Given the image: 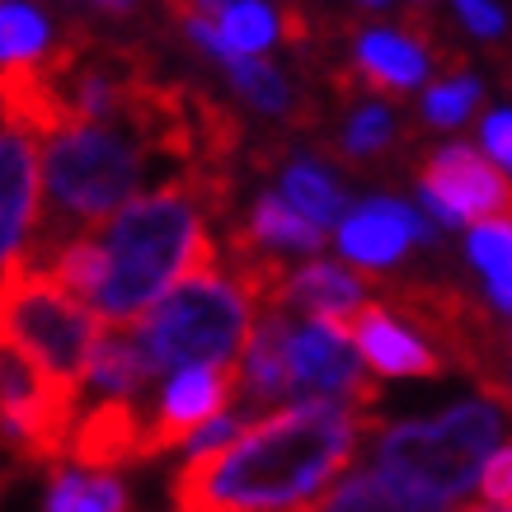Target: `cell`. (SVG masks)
I'll list each match as a JSON object with an SVG mask.
<instances>
[{"instance_id":"cell-8","label":"cell","mask_w":512,"mask_h":512,"mask_svg":"<svg viewBox=\"0 0 512 512\" xmlns=\"http://www.w3.org/2000/svg\"><path fill=\"white\" fill-rule=\"evenodd\" d=\"M419 202L437 226H512V184L475 146H442L423 160Z\"/></svg>"},{"instance_id":"cell-23","label":"cell","mask_w":512,"mask_h":512,"mask_svg":"<svg viewBox=\"0 0 512 512\" xmlns=\"http://www.w3.org/2000/svg\"><path fill=\"white\" fill-rule=\"evenodd\" d=\"M212 10V19H217L221 38L235 47V57H254V52H264V47H273V38H278V19H273V10L268 5H259V0H235V5H207Z\"/></svg>"},{"instance_id":"cell-15","label":"cell","mask_w":512,"mask_h":512,"mask_svg":"<svg viewBox=\"0 0 512 512\" xmlns=\"http://www.w3.org/2000/svg\"><path fill=\"white\" fill-rule=\"evenodd\" d=\"M240 419L254 423L259 409H273L282 395H292V320L287 315H264L245 343L240 362ZM278 414V409H273Z\"/></svg>"},{"instance_id":"cell-16","label":"cell","mask_w":512,"mask_h":512,"mask_svg":"<svg viewBox=\"0 0 512 512\" xmlns=\"http://www.w3.org/2000/svg\"><path fill=\"white\" fill-rule=\"evenodd\" d=\"M343 334L357 343V353L367 357L381 376H437L447 367V362H442L428 343L414 339L381 301H367Z\"/></svg>"},{"instance_id":"cell-17","label":"cell","mask_w":512,"mask_h":512,"mask_svg":"<svg viewBox=\"0 0 512 512\" xmlns=\"http://www.w3.org/2000/svg\"><path fill=\"white\" fill-rule=\"evenodd\" d=\"M362 306H367V296H362V273H348L343 264L311 259V264H301L292 278H287L278 315L282 311H311L320 325L343 334Z\"/></svg>"},{"instance_id":"cell-22","label":"cell","mask_w":512,"mask_h":512,"mask_svg":"<svg viewBox=\"0 0 512 512\" xmlns=\"http://www.w3.org/2000/svg\"><path fill=\"white\" fill-rule=\"evenodd\" d=\"M282 198H287L292 212H301L306 221H315L320 231L334 226V221L343 226V193L320 165H306V160L287 165V170H282Z\"/></svg>"},{"instance_id":"cell-11","label":"cell","mask_w":512,"mask_h":512,"mask_svg":"<svg viewBox=\"0 0 512 512\" xmlns=\"http://www.w3.org/2000/svg\"><path fill=\"white\" fill-rule=\"evenodd\" d=\"M33 137L38 132L24 123H5V132H0V259H5V278L24 273L33 231H38V217H43Z\"/></svg>"},{"instance_id":"cell-25","label":"cell","mask_w":512,"mask_h":512,"mask_svg":"<svg viewBox=\"0 0 512 512\" xmlns=\"http://www.w3.org/2000/svg\"><path fill=\"white\" fill-rule=\"evenodd\" d=\"M470 264L489 278V296L503 315H512V226H475Z\"/></svg>"},{"instance_id":"cell-19","label":"cell","mask_w":512,"mask_h":512,"mask_svg":"<svg viewBox=\"0 0 512 512\" xmlns=\"http://www.w3.org/2000/svg\"><path fill=\"white\" fill-rule=\"evenodd\" d=\"M235 240H245L254 249H268V254H278V249H296V254H315V249L325 245V231L306 221L301 212L287 207V198L278 193H264V198L254 202V212H249L245 226H235Z\"/></svg>"},{"instance_id":"cell-13","label":"cell","mask_w":512,"mask_h":512,"mask_svg":"<svg viewBox=\"0 0 512 512\" xmlns=\"http://www.w3.org/2000/svg\"><path fill=\"white\" fill-rule=\"evenodd\" d=\"M353 71H334V85L343 90H376V94H395L404 99L409 90H419L428 76V57L409 33H390V29H367L357 33L353 43Z\"/></svg>"},{"instance_id":"cell-10","label":"cell","mask_w":512,"mask_h":512,"mask_svg":"<svg viewBox=\"0 0 512 512\" xmlns=\"http://www.w3.org/2000/svg\"><path fill=\"white\" fill-rule=\"evenodd\" d=\"M292 395H301V400H348L372 409L381 400V386L357 367L348 334L311 320V325L292 329Z\"/></svg>"},{"instance_id":"cell-18","label":"cell","mask_w":512,"mask_h":512,"mask_svg":"<svg viewBox=\"0 0 512 512\" xmlns=\"http://www.w3.org/2000/svg\"><path fill=\"white\" fill-rule=\"evenodd\" d=\"M301 512H451V503L419 494V489L390 480L381 470H353L339 484H329L325 494L306 503Z\"/></svg>"},{"instance_id":"cell-32","label":"cell","mask_w":512,"mask_h":512,"mask_svg":"<svg viewBox=\"0 0 512 512\" xmlns=\"http://www.w3.org/2000/svg\"><path fill=\"white\" fill-rule=\"evenodd\" d=\"M466 512H512V508H494V503H475V508H466Z\"/></svg>"},{"instance_id":"cell-6","label":"cell","mask_w":512,"mask_h":512,"mask_svg":"<svg viewBox=\"0 0 512 512\" xmlns=\"http://www.w3.org/2000/svg\"><path fill=\"white\" fill-rule=\"evenodd\" d=\"M0 339L57 386L80 395V381H90L94 348L104 339V320L80 306L52 273L24 268L15 278H0Z\"/></svg>"},{"instance_id":"cell-9","label":"cell","mask_w":512,"mask_h":512,"mask_svg":"<svg viewBox=\"0 0 512 512\" xmlns=\"http://www.w3.org/2000/svg\"><path fill=\"white\" fill-rule=\"evenodd\" d=\"M235 400H240V362L179 372L170 386H165V395H160L151 423H146L141 461H156L160 451L179 447V442H193L202 428H212L217 419H226Z\"/></svg>"},{"instance_id":"cell-28","label":"cell","mask_w":512,"mask_h":512,"mask_svg":"<svg viewBox=\"0 0 512 512\" xmlns=\"http://www.w3.org/2000/svg\"><path fill=\"white\" fill-rule=\"evenodd\" d=\"M480 80L470 76H456V80H442V85H433L428 90V99H423V118L433 127H456L466 123V113L480 109Z\"/></svg>"},{"instance_id":"cell-3","label":"cell","mask_w":512,"mask_h":512,"mask_svg":"<svg viewBox=\"0 0 512 512\" xmlns=\"http://www.w3.org/2000/svg\"><path fill=\"white\" fill-rule=\"evenodd\" d=\"M146 156H151V146L132 127H113V123H76L47 141L43 156L47 202L24 268L47 273L52 259L71 240L99 231L104 221L123 212L127 202H137L132 193L146 179Z\"/></svg>"},{"instance_id":"cell-1","label":"cell","mask_w":512,"mask_h":512,"mask_svg":"<svg viewBox=\"0 0 512 512\" xmlns=\"http://www.w3.org/2000/svg\"><path fill=\"white\" fill-rule=\"evenodd\" d=\"M386 423L348 400H301L254 419L207 456H188L170 484L174 512H301L325 494L367 433Z\"/></svg>"},{"instance_id":"cell-31","label":"cell","mask_w":512,"mask_h":512,"mask_svg":"<svg viewBox=\"0 0 512 512\" xmlns=\"http://www.w3.org/2000/svg\"><path fill=\"white\" fill-rule=\"evenodd\" d=\"M456 19H461V24H466L470 33H480V38H498V33L508 29L503 10L484 5V0H461V5H456Z\"/></svg>"},{"instance_id":"cell-24","label":"cell","mask_w":512,"mask_h":512,"mask_svg":"<svg viewBox=\"0 0 512 512\" xmlns=\"http://www.w3.org/2000/svg\"><path fill=\"white\" fill-rule=\"evenodd\" d=\"M231 80H235V90L245 94V99L259 113H273V118H296V123H306V113L296 109V94H292V85H287V76H282L278 66L259 62V57H245V62L231 66Z\"/></svg>"},{"instance_id":"cell-5","label":"cell","mask_w":512,"mask_h":512,"mask_svg":"<svg viewBox=\"0 0 512 512\" xmlns=\"http://www.w3.org/2000/svg\"><path fill=\"white\" fill-rule=\"evenodd\" d=\"M132 329L146 372H193V367H226L240 343H249V296L217 273L179 282L156 311H146Z\"/></svg>"},{"instance_id":"cell-14","label":"cell","mask_w":512,"mask_h":512,"mask_svg":"<svg viewBox=\"0 0 512 512\" xmlns=\"http://www.w3.org/2000/svg\"><path fill=\"white\" fill-rule=\"evenodd\" d=\"M146 423L151 419H141L137 400H99L71 437V461L94 475H113V466L141 461Z\"/></svg>"},{"instance_id":"cell-12","label":"cell","mask_w":512,"mask_h":512,"mask_svg":"<svg viewBox=\"0 0 512 512\" xmlns=\"http://www.w3.org/2000/svg\"><path fill=\"white\" fill-rule=\"evenodd\" d=\"M414 240H433V226L409 202H395V198H367L339 226V249L353 264L367 268V273L400 264L404 249Z\"/></svg>"},{"instance_id":"cell-30","label":"cell","mask_w":512,"mask_h":512,"mask_svg":"<svg viewBox=\"0 0 512 512\" xmlns=\"http://www.w3.org/2000/svg\"><path fill=\"white\" fill-rule=\"evenodd\" d=\"M484 151L494 156V165L512 170V109L484 118Z\"/></svg>"},{"instance_id":"cell-2","label":"cell","mask_w":512,"mask_h":512,"mask_svg":"<svg viewBox=\"0 0 512 512\" xmlns=\"http://www.w3.org/2000/svg\"><path fill=\"white\" fill-rule=\"evenodd\" d=\"M90 235L104 249V287L90 311L104 325H137L179 282L202 278L217 264V245L202 226L198 193L188 179L127 202L118 217Z\"/></svg>"},{"instance_id":"cell-7","label":"cell","mask_w":512,"mask_h":512,"mask_svg":"<svg viewBox=\"0 0 512 512\" xmlns=\"http://www.w3.org/2000/svg\"><path fill=\"white\" fill-rule=\"evenodd\" d=\"M5 376V442L24 466H57L76 437V390L57 386L15 348L0 353Z\"/></svg>"},{"instance_id":"cell-27","label":"cell","mask_w":512,"mask_h":512,"mask_svg":"<svg viewBox=\"0 0 512 512\" xmlns=\"http://www.w3.org/2000/svg\"><path fill=\"white\" fill-rule=\"evenodd\" d=\"M395 141V118L386 104H362L353 109L348 127H343V156L348 160H376Z\"/></svg>"},{"instance_id":"cell-21","label":"cell","mask_w":512,"mask_h":512,"mask_svg":"<svg viewBox=\"0 0 512 512\" xmlns=\"http://www.w3.org/2000/svg\"><path fill=\"white\" fill-rule=\"evenodd\" d=\"M43 512H127V494L118 475H94V470L57 466L47 480Z\"/></svg>"},{"instance_id":"cell-26","label":"cell","mask_w":512,"mask_h":512,"mask_svg":"<svg viewBox=\"0 0 512 512\" xmlns=\"http://www.w3.org/2000/svg\"><path fill=\"white\" fill-rule=\"evenodd\" d=\"M47 19L33 10V5H5L0 10V52H5V66H33L47 62Z\"/></svg>"},{"instance_id":"cell-20","label":"cell","mask_w":512,"mask_h":512,"mask_svg":"<svg viewBox=\"0 0 512 512\" xmlns=\"http://www.w3.org/2000/svg\"><path fill=\"white\" fill-rule=\"evenodd\" d=\"M90 381L104 390L109 400H132V395L151 381L146 357H141V348L127 325H104V339H99L94 362H90Z\"/></svg>"},{"instance_id":"cell-33","label":"cell","mask_w":512,"mask_h":512,"mask_svg":"<svg viewBox=\"0 0 512 512\" xmlns=\"http://www.w3.org/2000/svg\"><path fill=\"white\" fill-rule=\"evenodd\" d=\"M508 386H512V362H508Z\"/></svg>"},{"instance_id":"cell-29","label":"cell","mask_w":512,"mask_h":512,"mask_svg":"<svg viewBox=\"0 0 512 512\" xmlns=\"http://www.w3.org/2000/svg\"><path fill=\"white\" fill-rule=\"evenodd\" d=\"M480 494H484V503H494V508H512V442L489 456V466H484V475H480Z\"/></svg>"},{"instance_id":"cell-4","label":"cell","mask_w":512,"mask_h":512,"mask_svg":"<svg viewBox=\"0 0 512 512\" xmlns=\"http://www.w3.org/2000/svg\"><path fill=\"white\" fill-rule=\"evenodd\" d=\"M498 433L503 414L489 400L451 404L419 423H386L376 433V470L428 498L456 503L484 475L489 456L498 451Z\"/></svg>"}]
</instances>
